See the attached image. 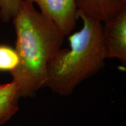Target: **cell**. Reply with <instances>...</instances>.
Segmentation results:
<instances>
[{"mask_svg":"<svg viewBox=\"0 0 126 126\" xmlns=\"http://www.w3.org/2000/svg\"><path fill=\"white\" fill-rule=\"evenodd\" d=\"M23 0H0V19L9 22L19 10Z\"/></svg>","mask_w":126,"mask_h":126,"instance_id":"obj_8","label":"cell"},{"mask_svg":"<svg viewBox=\"0 0 126 126\" xmlns=\"http://www.w3.org/2000/svg\"><path fill=\"white\" fill-rule=\"evenodd\" d=\"M36 3L40 12L53 20L65 36L76 26L78 19L75 0H26Z\"/></svg>","mask_w":126,"mask_h":126,"instance_id":"obj_4","label":"cell"},{"mask_svg":"<svg viewBox=\"0 0 126 126\" xmlns=\"http://www.w3.org/2000/svg\"><path fill=\"white\" fill-rule=\"evenodd\" d=\"M19 64V57L15 48L7 45H0V71H14Z\"/></svg>","mask_w":126,"mask_h":126,"instance_id":"obj_7","label":"cell"},{"mask_svg":"<svg viewBox=\"0 0 126 126\" xmlns=\"http://www.w3.org/2000/svg\"><path fill=\"white\" fill-rule=\"evenodd\" d=\"M102 37L106 59L126 61V9L104 22Z\"/></svg>","mask_w":126,"mask_h":126,"instance_id":"obj_3","label":"cell"},{"mask_svg":"<svg viewBox=\"0 0 126 126\" xmlns=\"http://www.w3.org/2000/svg\"><path fill=\"white\" fill-rule=\"evenodd\" d=\"M17 67L10 72L20 97L33 96L47 80V67L64 43L65 35L51 19L23 0L14 17Z\"/></svg>","mask_w":126,"mask_h":126,"instance_id":"obj_1","label":"cell"},{"mask_svg":"<svg viewBox=\"0 0 126 126\" xmlns=\"http://www.w3.org/2000/svg\"><path fill=\"white\" fill-rule=\"evenodd\" d=\"M83 20L79 31L69 36L70 48H60L47 67L46 86L60 95H69L82 82L99 71L106 59L102 22L77 13Z\"/></svg>","mask_w":126,"mask_h":126,"instance_id":"obj_2","label":"cell"},{"mask_svg":"<svg viewBox=\"0 0 126 126\" xmlns=\"http://www.w3.org/2000/svg\"><path fill=\"white\" fill-rule=\"evenodd\" d=\"M75 4L77 13L102 23L126 9V0H75Z\"/></svg>","mask_w":126,"mask_h":126,"instance_id":"obj_5","label":"cell"},{"mask_svg":"<svg viewBox=\"0 0 126 126\" xmlns=\"http://www.w3.org/2000/svg\"><path fill=\"white\" fill-rule=\"evenodd\" d=\"M20 97L18 88L13 82L0 84V126L9 121L18 111Z\"/></svg>","mask_w":126,"mask_h":126,"instance_id":"obj_6","label":"cell"}]
</instances>
